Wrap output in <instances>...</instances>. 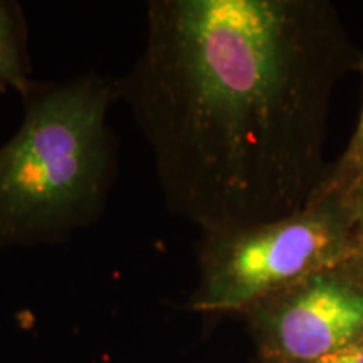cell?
<instances>
[{
	"mask_svg": "<svg viewBox=\"0 0 363 363\" xmlns=\"http://www.w3.org/2000/svg\"><path fill=\"white\" fill-rule=\"evenodd\" d=\"M362 65L328 0H152L116 99L172 214L201 233L234 229L308 206L328 172L333 91Z\"/></svg>",
	"mask_w": 363,
	"mask_h": 363,
	"instance_id": "1",
	"label": "cell"
},
{
	"mask_svg": "<svg viewBox=\"0 0 363 363\" xmlns=\"http://www.w3.org/2000/svg\"><path fill=\"white\" fill-rule=\"evenodd\" d=\"M115 78L40 83L0 147V249L57 244L101 217L116 177Z\"/></svg>",
	"mask_w": 363,
	"mask_h": 363,
	"instance_id": "2",
	"label": "cell"
},
{
	"mask_svg": "<svg viewBox=\"0 0 363 363\" xmlns=\"http://www.w3.org/2000/svg\"><path fill=\"white\" fill-rule=\"evenodd\" d=\"M362 235L337 195H315L299 212L262 224L201 233L190 310L242 313L313 272L342 264Z\"/></svg>",
	"mask_w": 363,
	"mask_h": 363,
	"instance_id": "3",
	"label": "cell"
},
{
	"mask_svg": "<svg viewBox=\"0 0 363 363\" xmlns=\"http://www.w3.org/2000/svg\"><path fill=\"white\" fill-rule=\"evenodd\" d=\"M246 316L264 363H311L363 338V286L342 264L259 299Z\"/></svg>",
	"mask_w": 363,
	"mask_h": 363,
	"instance_id": "4",
	"label": "cell"
},
{
	"mask_svg": "<svg viewBox=\"0 0 363 363\" xmlns=\"http://www.w3.org/2000/svg\"><path fill=\"white\" fill-rule=\"evenodd\" d=\"M27 22L21 6L0 0V91H13L26 101L38 88L33 78Z\"/></svg>",
	"mask_w": 363,
	"mask_h": 363,
	"instance_id": "5",
	"label": "cell"
},
{
	"mask_svg": "<svg viewBox=\"0 0 363 363\" xmlns=\"http://www.w3.org/2000/svg\"><path fill=\"white\" fill-rule=\"evenodd\" d=\"M358 72H362V78H363V65ZM362 165H363V106H362L360 118H358L357 128L353 131V136L350 138V142H348L347 150L343 152L342 158H340L331 169H328V172H326L325 179L320 184V187H318L316 192L333 189L335 185H338L340 182L347 179L353 170H357L358 167Z\"/></svg>",
	"mask_w": 363,
	"mask_h": 363,
	"instance_id": "6",
	"label": "cell"
},
{
	"mask_svg": "<svg viewBox=\"0 0 363 363\" xmlns=\"http://www.w3.org/2000/svg\"><path fill=\"white\" fill-rule=\"evenodd\" d=\"M325 194L337 195L338 201L342 202L345 211L348 212V216H350L353 224L357 225L358 233L363 238V165L353 170L347 179L340 182L338 185H335L333 189L321 190V192H316L315 195Z\"/></svg>",
	"mask_w": 363,
	"mask_h": 363,
	"instance_id": "7",
	"label": "cell"
},
{
	"mask_svg": "<svg viewBox=\"0 0 363 363\" xmlns=\"http://www.w3.org/2000/svg\"><path fill=\"white\" fill-rule=\"evenodd\" d=\"M311 363H363V338Z\"/></svg>",
	"mask_w": 363,
	"mask_h": 363,
	"instance_id": "8",
	"label": "cell"
},
{
	"mask_svg": "<svg viewBox=\"0 0 363 363\" xmlns=\"http://www.w3.org/2000/svg\"><path fill=\"white\" fill-rule=\"evenodd\" d=\"M342 266L363 286V238L358 242L355 251L342 262Z\"/></svg>",
	"mask_w": 363,
	"mask_h": 363,
	"instance_id": "9",
	"label": "cell"
}]
</instances>
